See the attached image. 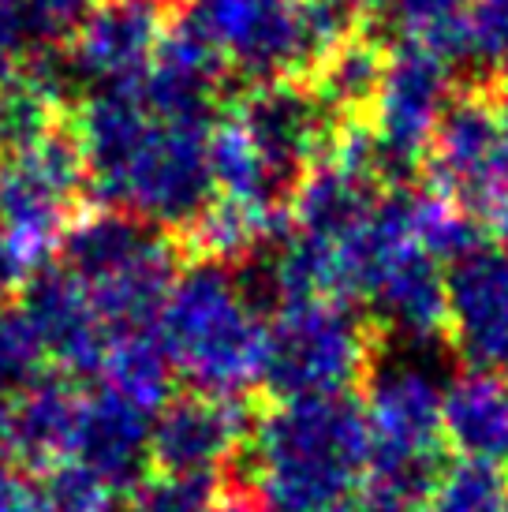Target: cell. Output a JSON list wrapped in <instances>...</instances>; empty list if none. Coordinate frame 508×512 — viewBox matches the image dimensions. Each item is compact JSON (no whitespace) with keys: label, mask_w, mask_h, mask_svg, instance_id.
Listing matches in <instances>:
<instances>
[{"label":"cell","mask_w":508,"mask_h":512,"mask_svg":"<svg viewBox=\"0 0 508 512\" xmlns=\"http://www.w3.org/2000/svg\"><path fill=\"white\" fill-rule=\"evenodd\" d=\"M210 135V105L157 98L135 79L86 98L75 143L86 184L109 210L142 225L191 228L210 206Z\"/></svg>","instance_id":"6da1fadb"},{"label":"cell","mask_w":508,"mask_h":512,"mask_svg":"<svg viewBox=\"0 0 508 512\" xmlns=\"http://www.w3.org/2000/svg\"><path fill=\"white\" fill-rule=\"evenodd\" d=\"M243 449L262 512H344L367 486V427L348 397L281 400L247 430Z\"/></svg>","instance_id":"7a4b0ae2"},{"label":"cell","mask_w":508,"mask_h":512,"mask_svg":"<svg viewBox=\"0 0 508 512\" xmlns=\"http://www.w3.org/2000/svg\"><path fill=\"white\" fill-rule=\"evenodd\" d=\"M378 154L367 131L329 143L325 157L296 184L292 232L273 258L284 299H355L359 255L378 210Z\"/></svg>","instance_id":"3957f363"},{"label":"cell","mask_w":508,"mask_h":512,"mask_svg":"<svg viewBox=\"0 0 508 512\" xmlns=\"http://www.w3.org/2000/svg\"><path fill=\"white\" fill-rule=\"evenodd\" d=\"M154 329L172 370L206 397L236 400L243 389L262 382L266 318L217 262L176 273Z\"/></svg>","instance_id":"277c9868"},{"label":"cell","mask_w":508,"mask_h":512,"mask_svg":"<svg viewBox=\"0 0 508 512\" xmlns=\"http://www.w3.org/2000/svg\"><path fill=\"white\" fill-rule=\"evenodd\" d=\"M441 397L445 385L419 359H396L374 374L359 408L370 445L363 512H415L423 505L445 445Z\"/></svg>","instance_id":"5b68a950"},{"label":"cell","mask_w":508,"mask_h":512,"mask_svg":"<svg viewBox=\"0 0 508 512\" xmlns=\"http://www.w3.org/2000/svg\"><path fill=\"white\" fill-rule=\"evenodd\" d=\"M64 270L86 288L113 333L154 329L176 281V255L165 236L116 210L71 221L60 243Z\"/></svg>","instance_id":"8992f818"},{"label":"cell","mask_w":508,"mask_h":512,"mask_svg":"<svg viewBox=\"0 0 508 512\" xmlns=\"http://www.w3.org/2000/svg\"><path fill=\"white\" fill-rule=\"evenodd\" d=\"M187 23L221 64L262 83L322 68L348 42V23L318 0H195Z\"/></svg>","instance_id":"52a82bcc"},{"label":"cell","mask_w":508,"mask_h":512,"mask_svg":"<svg viewBox=\"0 0 508 512\" xmlns=\"http://www.w3.org/2000/svg\"><path fill=\"white\" fill-rule=\"evenodd\" d=\"M370 363V333L344 299H284L266 322L262 382L281 400L344 397Z\"/></svg>","instance_id":"ba28073f"},{"label":"cell","mask_w":508,"mask_h":512,"mask_svg":"<svg viewBox=\"0 0 508 512\" xmlns=\"http://www.w3.org/2000/svg\"><path fill=\"white\" fill-rule=\"evenodd\" d=\"M355 296L411 344L434 341L445 329V270L411 221L408 195L378 202L359 255Z\"/></svg>","instance_id":"9c48e42d"},{"label":"cell","mask_w":508,"mask_h":512,"mask_svg":"<svg viewBox=\"0 0 508 512\" xmlns=\"http://www.w3.org/2000/svg\"><path fill=\"white\" fill-rule=\"evenodd\" d=\"M86 187L79 143L49 131L19 154L0 157V243L23 281L45 270V258L64 243L71 206Z\"/></svg>","instance_id":"30bf717a"},{"label":"cell","mask_w":508,"mask_h":512,"mask_svg":"<svg viewBox=\"0 0 508 512\" xmlns=\"http://www.w3.org/2000/svg\"><path fill=\"white\" fill-rule=\"evenodd\" d=\"M449 60L426 49L400 45L381 60V75L370 90L367 139L381 169H408L438 135L441 120L452 109Z\"/></svg>","instance_id":"8fae6325"},{"label":"cell","mask_w":508,"mask_h":512,"mask_svg":"<svg viewBox=\"0 0 508 512\" xmlns=\"http://www.w3.org/2000/svg\"><path fill=\"white\" fill-rule=\"evenodd\" d=\"M430 169L456 206L501 210L508 202L505 113L482 98L456 101L430 143Z\"/></svg>","instance_id":"7c38bea8"},{"label":"cell","mask_w":508,"mask_h":512,"mask_svg":"<svg viewBox=\"0 0 508 512\" xmlns=\"http://www.w3.org/2000/svg\"><path fill=\"white\" fill-rule=\"evenodd\" d=\"M445 329L471 370H508V247L475 243L452 262Z\"/></svg>","instance_id":"4fadbf2b"},{"label":"cell","mask_w":508,"mask_h":512,"mask_svg":"<svg viewBox=\"0 0 508 512\" xmlns=\"http://www.w3.org/2000/svg\"><path fill=\"white\" fill-rule=\"evenodd\" d=\"M232 116L284 187L303 180L314 161H322V150H329L325 98L303 86L262 83Z\"/></svg>","instance_id":"5bb4252c"},{"label":"cell","mask_w":508,"mask_h":512,"mask_svg":"<svg viewBox=\"0 0 508 512\" xmlns=\"http://www.w3.org/2000/svg\"><path fill=\"white\" fill-rule=\"evenodd\" d=\"M19 311L34 329L45 359H53L68 374H98L116 333L105 326L86 288L64 266H45L34 273L23 288Z\"/></svg>","instance_id":"9a60e30c"},{"label":"cell","mask_w":508,"mask_h":512,"mask_svg":"<svg viewBox=\"0 0 508 512\" xmlns=\"http://www.w3.org/2000/svg\"><path fill=\"white\" fill-rule=\"evenodd\" d=\"M165 27L150 0H101L71 34L68 68L79 79L105 86L135 83L161 49Z\"/></svg>","instance_id":"2e32d148"},{"label":"cell","mask_w":508,"mask_h":512,"mask_svg":"<svg viewBox=\"0 0 508 512\" xmlns=\"http://www.w3.org/2000/svg\"><path fill=\"white\" fill-rule=\"evenodd\" d=\"M150 427L154 415H146L101 385L79 393V412L64 464H79L105 479L116 494H131L146 479L142 471L150 460Z\"/></svg>","instance_id":"e0dca14e"},{"label":"cell","mask_w":508,"mask_h":512,"mask_svg":"<svg viewBox=\"0 0 508 512\" xmlns=\"http://www.w3.org/2000/svg\"><path fill=\"white\" fill-rule=\"evenodd\" d=\"M247 419L232 397H191L169 400L150 427V460L157 471H195L217 475L228 456L243 449Z\"/></svg>","instance_id":"ac0fdd59"},{"label":"cell","mask_w":508,"mask_h":512,"mask_svg":"<svg viewBox=\"0 0 508 512\" xmlns=\"http://www.w3.org/2000/svg\"><path fill=\"white\" fill-rule=\"evenodd\" d=\"M445 445L467 464L508 468V378L501 370H464L441 397Z\"/></svg>","instance_id":"d6986e66"},{"label":"cell","mask_w":508,"mask_h":512,"mask_svg":"<svg viewBox=\"0 0 508 512\" xmlns=\"http://www.w3.org/2000/svg\"><path fill=\"white\" fill-rule=\"evenodd\" d=\"M64 68L45 57L0 64V157L19 154L53 131Z\"/></svg>","instance_id":"ffe728a7"},{"label":"cell","mask_w":508,"mask_h":512,"mask_svg":"<svg viewBox=\"0 0 508 512\" xmlns=\"http://www.w3.org/2000/svg\"><path fill=\"white\" fill-rule=\"evenodd\" d=\"M75 412H79V393L57 378L38 374L34 382L15 393L12 456L38 464V468L64 464L71 449Z\"/></svg>","instance_id":"44dd1931"},{"label":"cell","mask_w":508,"mask_h":512,"mask_svg":"<svg viewBox=\"0 0 508 512\" xmlns=\"http://www.w3.org/2000/svg\"><path fill=\"white\" fill-rule=\"evenodd\" d=\"M101 389H109L127 404L157 415L172 400V363L157 341V329L116 333L98 367Z\"/></svg>","instance_id":"7402d4cb"},{"label":"cell","mask_w":508,"mask_h":512,"mask_svg":"<svg viewBox=\"0 0 508 512\" xmlns=\"http://www.w3.org/2000/svg\"><path fill=\"white\" fill-rule=\"evenodd\" d=\"M210 176L213 187L221 191L217 199L262 206V210H277V199H281L284 191L281 176L269 169V161L247 139V131L240 128L236 116H225L221 124H213Z\"/></svg>","instance_id":"603a6c76"},{"label":"cell","mask_w":508,"mask_h":512,"mask_svg":"<svg viewBox=\"0 0 508 512\" xmlns=\"http://www.w3.org/2000/svg\"><path fill=\"white\" fill-rule=\"evenodd\" d=\"M378 8L400 45L445 60L471 49V0H381Z\"/></svg>","instance_id":"cb8c5ba5"},{"label":"cell","mask_w":508,"mask_h":512,"mask_svg":"<svg viewBox=\"0 0 508 512\" xmlns=\"http://www.w3.org/2000/svg\"><path fill=\"white\" fill-rule=\"evenodd\" d=\"M273 228H277V210L213 199L191 221V243L206 255V262L225 266V262L251 255L258 243H266L273 236Z\"/></svg>","instance_id":"d4e9b609"},{"label":"cell","mask_w":508,"mask_h":512,"mask_svg":"<svg viewBox=\"0 0 508 512\" xmlns=\"http://www.w3.org/2000/svg\"><path fill=\"white\" fill-rule=\"evenodd\" d=\"M415 512H508V479L497 468L460 460L438 471Z\"/></svg>","instance_id":"484cf974"},{"label":"cell","mask_w":508,"mask_h":512,"mask_svg":"<svg viewBox=\"0 0 508 512\" xmlns=\"http://www.w3.org/2000/svg\"><path fill=\"white\" fill-rule=\"evenodd\" d=\"M217 475L195 471H154L131 490V512H213Z\"/></svg>","instance_id":"4316f807"},{"label":"cell","mask_w":508,"mask_h":512,"mask_svg":"<svg viewBox=\"0 0 508 512\" xmlns=\"http://www.w3.org/2000/svg\"><path fill=\"white\" fill-rule=\"evenodd\" d=\"M42 494L45 512H113L120 498L105 479L79 464H57L42 483Z\"/></svg>","instance_id":"83f0119b"},{"label":"cell","mask_w":508,"mask_h":512,"mask_svg":"<svg viewBox=\"0 0 508 512\" xmlns=\"http://www.w3.org/2000/svg\"><path fill=\"white\" fill-rule=\"evenodd\" d=\"M381 60L370 45H355V42H344L333 53V57L322 64V75H325V101H344V105H355V101H367L374 83H378L381 75Z\"/></svg>","instance_id":"f1b7e54d"},{"label":"cell","mask_w":508,"mask_h":512,"mask_svg":"<svg viewBox=\"0 0 508 512\" xmlns=\"http://www.w3.org/2000/svg\"><path fill=\"white\" fill-rule=\"evenodd\" d=\"M42 359V344L23 311H0V389L15 393L30 385L42 370Z\"/></svg>","instance_id":"f546056e"},{"label":"cell","mask_w":508,"mask_h":512,"mask_svg":"<svg viewBox=\"0 0 508 512\" xmlns=\"http://www.w3.org/2000/svg\"><path fill=\"white\" fill-rule=\"evenodd\" d=\"M471 49L482 57H508V0H471Z\"/></svg>","instance_id":"4dcf8cb0"},{"label":"cell","mask_w":508,"mask_h":512,"mask_svg":"<svg viewBox=\"0 0 508 512\" xmlns=\"http://www.w3.org/2000/svg\"><path fill=\"white\" fill-rule=\"evenodd\" d=\"M23 4H27V15L34 23V34L42 42V38L68 34V30L75 34V27L98 8L101 0H23Z\"/></svg>","instance_id":"1f68e13d"},{"label":"cell","mask_w":508,"mask_h":512,"mask_svg":"<svg viewBox=\"0 0 508 512\" xmlns=\"http://www.w3.org/2000/svg\"><path fill=\"white\" fill-rule=\"evenodd\" d=\"M38 42L23 0H0V64L27 60V49Z\"/></svg>","instance_id":"d6a6232c"},{"label":"cell","mask_w":508,"mask_h":512,"mask_svg":"<svg viewBox=\"0 0 508 512\" xmlns=\"http://www.w3.org/2000/svg\"><path fill=\"white\" fill-rule=\"evenodd\" d=\"M0 512H45L42 483L0 464Z\"/></svg>","instance_id":"836d02e7"},{"label":"cell","mask_w":508,"mask_h":512,"mask_svg":"<svg viewBox=\"0 0 508 512\" xmlns=\"http://www.w3.org/2000/svg\"><path fill=\"white\" fill-rule=\"evenodd\" d=\"M12 430H15V397L0 389V460L12 456Z\"/></svg>","instance_id":"e575fe53"},{"label":"cell","mask_w":508,"mask_h":512,"mask_svg":"<svg viewBox=\"0 0 508 512\" xmlns=\"http://www.w3.org/2000/svg\"><path fill=\"white\" fill-rule=\"evenodd\" d=\"M322 8H329L333 15H340L344 23L352 19V15H359V12H367V8H374V4H381V0H318Z\"/></svg>","instance_id":"d590c367"},{"label":"cell","mask_w":508,"mask_h":512,"mask_svg":"<svg viewBox=\"0 0 508 512\" xmlns=\"http://www.w3.org/2000/svg\"><path fill=\"white\" fill-rule=\"evenodd\" d=\"M213 512H262V509L247 498H228V501H217V509Z\"/></svg>","instance_id":"8d00e7d4"},{"label":"cell","mask_w":508,"mask_h":512,"mask_svg":"<svg viewBox=\"0 0 508 512\" xmlns=\"http://www.w3.org/2000/svg\"><path fill=\"white\" fill-rule=\"evenodd\" d=\"M494 217H497V228H501V236H505V243H508V202L501 206V210H494Z\"/></svg>","instance_id":"74e56055"},{"label":"cell","mask_w":508,"mask_h":512,"mask_svg":"<svg viewBox=\"0 0 508 512\" xmlns=\"http://www.w3.org/2000/svg\"><path fill=\"white\" fill-rule=\"evenodd\" d=\"M501 113H505V131H508V105H505V109H501Z\"/></svg>","instance_id":"f35d334b"},{"label":"cell","mask_w":508,"mask_h":512,"mask_svg":"<svg viewBox=\"0 0 508 512\" xmlns=\"http://www.w3.org/2000/svg\"><path fill=\"white\" fill-rule=\"evenodd\" d=\"M344 512H355V509H344Z\"/></svg>","instance_id":"ab89813d"},{"label":"cell","mask_w":508,"mask_h":512,"mask_svg":"<svg viewBox=\"0 0 508 512\" xmlns=\"http://www.w3.org/2000/svg\"><path fill=\"white\" fill-rule=\"evenodd\" d=\"M505 68H508V57H505Z\"/></svg>","instance_id":"60d3db41"},{"label":"cell","mask_w":508,"mask_h":512,"mask_svg":"<svg viewBox=\"0 0 508 512\" xmlns=\"http://www.w3.org/2000/svg\"><path fill=\"white\" fill-rule=\"evenodd\" d=\"M150 4H157V0H150Z\"/></svg>","instance_id":"b9f144b4"}]
</instances>
